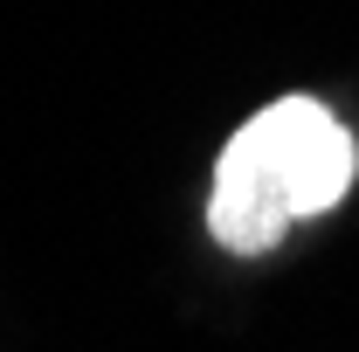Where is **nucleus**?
<instances>
[{
	"label": "nucleus",
	"instance_id": "obj_1",
	"mask_svg": "<svg viewBox=\"0 0 359 352\" xmlns=\"http://www.w3.org/2000/svg\"><path fill=\"white\" fill-rule=\"evenodd\" d=\"M353 173L359 145L346 118H332L318 97H276L222 145L208 228L228 256H269L297 221L339 208Z\"/></svg>",
	"mask_w": 359,
	"mask_h": 352
}]
</instances>
